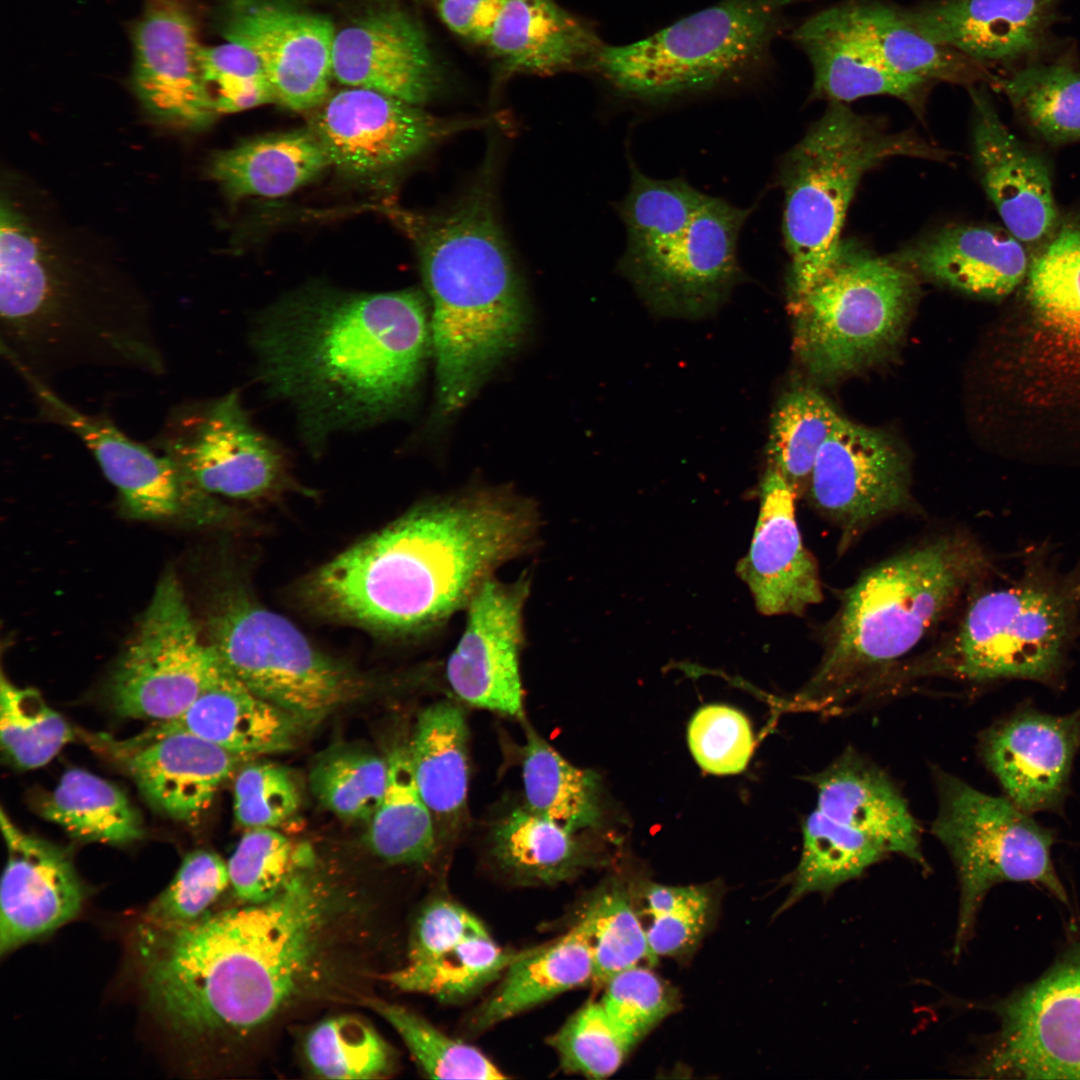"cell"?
<instances>
[{
	"label": "cell",
	"instance_id": "cell-52",
	"mask_svg": "<svg viewBox=\"0 0 1080 1080\" xmlns=\"http://www.w3.org/2000/svg\"><path fill=\"white\" fill-rule=\"evenodd\" d=\"M305 1052L313 1070L328 1079L377 1078L389 1072L392 1064L380 1035L353 1016L321 1022L309 1033Z\"/></svg>",
	"mask_w": 1080,
	"mask_h": 1080
},
{
	"label": "cell",
	"instance_id": "cell-1",
	"mask_svg": "<svg viewBox=\"0 0 1080 1080\" xmlns=\"http://www.w3.org/2000/svg\"><path fill=\"white\" fill-rule=\"evenodd\" d=\"M538 531L535 506L504 490L433 500L323 565L307 594L342 621L424 632L465 609L497 568L535 546Z\"/></svg>",
	"mask_w": 1080,
	"mask_h": 1080
},
{
	"label": "cell",
	"instance_id": "cell-9",
	"mask_svg": "<svg viewBox=\"0 0 1080 1080\" xmlns=\"http://www.w3.org/2000/svg\"><path fill=\"white\" fill-rule=\"evenodd\" d=\"M916 292L909 270L843 241L825 274L790 301L801 362L816 379L833 381L880 360L900 340Z\"/></svg>",
	"mask_w": 1080,
	"mask_h": 1080
},
{
	"label": "cell",
	"instance_id": "cell-40",
	"mask_svg": "<svg viewBox=\"0 0 1080 1080\" xmlns=\"http://www.w3.org/2000/svg\"><path fill=\"white\" fill-rule=\"evenodd\" d=\"M527 728L522 754L524 807L574 833L597 826L601 818L598 775L574 766Z\"/></svg>",
	"mask_w": 1080,
	"mask_h": 1080
},
{
	"label": "cell",
	"instance_id": "cell-26",
	"mask_svg": "<svg viewBox=\"0 0 1080 1080\" xmlns=\"http://www.w3.org/2000/svg\"><path fill=\"white\" fill-rule=\"evenodd\" d=\"M796 494L774 465L763 476L760 509L747 555L737 574L764 615H801L819 603L822 586L817 561L802 541L795 517Z\"/></svg>",
	"mask_w": 1080,
	"mask_h": 1080
},
{
	"label": "cell",
	"instance_id": "cell-46",
	"mask_svg": "<svg viewBox=\"0 0 1080 1080\" xmlns=\"http://www.w3.org/2000/svg\"><path fill=\"white\" fill-rule=\"evenodd\" d=\"M1018 115L1053 145L1080 142V71L1067 64L1032 65L996 79Z\"/></svg>",
	"mask_w": 1080,
	"mask_h": 1080
},
{
	"label": "cell",
	"instance_id": "cell-2",
	"mask_svg": "<svg viewBox=\"0 0 1080 1080\" xmlns=\"http://www.w3.org/2000/svg\"><path fill=\"white\" fill-rule=\"evenodd\" d=\"M419 290L302 291L256 328L261 376L311 434L366 424L406 405L431 349Z\"/></svg>",
	"mask_w": 1080,
	"mask_h": 1080
},
{
	"label": "cell",
	"instance_id": "cell-5",
	"mask_svg": "<svg viewBox=\"0 0 1080 1080\" xmlns=\"http://www.w3.org/2000/svg\"><path fill=\"white\" fill-rule=\"evenodd\" d=\"M990 568L974 538L947 532L866 570L829 624L801 704L841 701L878 680L947 616Z\"/></svg>",
	"mask_w": 1080,
	"mask_h": 1080
},
{
	"label": "cell",
	"instance_id": "cell-30",
	"mask_svg": "<svg viewBox=\"0 0 1080 1080\" xmlns=\"http://www.w3.org/2000/svg\"><path fill=\"white\" fill-rule=\"evenodd\" d=\"M307 725L250 690L222 662L197 699L179 716L156 722L139 738L186 732L238 755L292 749Z\"/></svg>",
	"mask_w": 1080,
	"mask_h": 1080
},
{
	"label": "cell",
	"instance_id": "cell-16",
	"mask_svg": "<svg viewBox=\"0 0 1080 1080\" xmlns=\"http://www.w3.org/2000/svg\"><path fill=\"white\" fill-rule=\"evenodd\" d=\"M473 121L445 120L420 106L358 87H346L311 110L308 128L331 165L353 176L399 168Z\"/></svg>",
	"mask_w": 1080,
	"mask_h": 1080
},
{
	"label": "cell",
	"instance_id": "cell-27",
	"mask_svg": "<svg viewBox=\"0 0 1080 1080\" xmlns=\"http://www.w3.org/2000/svg\"><path fill=\"white\" fill-rule=\"evenodd\" d=\"M915 276L967 295L999 299L1026 277L1025 244L1005 227L950 225L890 257Z\"/></svg>",
	"mask_w": 1080,
	"mask_h": 1080
},
{
	"label": "cell",
	"instance_id": "cell-55",
	"mask_svg": "<svg viewBox=\"0 0 1080 1080\" xmlns=\"http://www.w3.org/2000/svg\"><path fill=\"white\" fill-rule=\"evenodd\" d=\"M567 1072L606 1078L616 1072L636 1041L607 1014L601 1002H588L549 1039Z\"/></svg>",
	"mask_w": 1080,
	"mask_h": 1080
},
{
	"label": "cell",
	"instance_id": "cell-25",
	"mask_svg": "<svg viewBox=\"0 0 1080 1080\" xmlns=\"http://www.w3.org/2000/svg\"><path fill=\"white\" fill-rule=\"evenodd\" d=\"M7 863L1 880L0 952L44 936L80 911L84 891L70 858L1 810Z\"/></svg>",
	"mask_w": 1080,
	"mask_h": 1080
},
{
	"label": "cell",
	"instance_id": "cell-54",
	"mask_svg": "<svg viewBox=\"0 0 1080 1080\" xmlns=\"http://www.w3.org/2000/svg\"><path fill=\"white\" fill-rule=\"evenodd\" d=\"M642 922L653 956H680L699 942L712 914V897L700 886L643 887Z\"/></svg>",
	"mask_w": 1080,
	"mask_h": 1080
},
{
	"label": "cell",
	"instance_id": "cell-50",
	"mask_svg": "<svg viewBox=\"0 0 1080 1080\" xmlns=\"http://www.w3.org/2000/svg\"><path fill=\"white\" fill-rule=\"evenodd\" d=\"M387 759L360 749L326 753L309 775L316 799L335 815L351 821H369L384 795Z\"/></svg>",
	"mask_w": 1080,
	"mask_h": 1080
},
{
	"label": "cell",
	"instance_id": "cell-60",
	"mask_svg": "<svg viewBox=\"0 0 1080 1080\" xmlns=\"http://www.w3.org/2000/svg\"><path fill=\"white\" fill-rule=\"evenodd\" d=\"M605 985L602 1006L636 1042L677 1006L672 988L642 965L615 974Z\"/></svg>",
	"mask_w": 1080,
	"mask_h": 1080
},
{
	"label": "cell",
	"instance_id": "cell-49",
	"mask_svg": "<svg viewBox=\"0 0 1080 1080\" xmlns=\"http://www.w3.org/2000/svg\"><path fill=\"white\" fill-rule=\"evenodd\" d=\"M66 720L38 691L20 688L4 677L0 689V740L7 760L17 768L36 769L49 763L73 740Z\"/></svg>",
	"mask_w": 1080,
	"mask_h": 1080
},
{
	"label": "cell",
	"instance_id": "cell-63",
	"mask_svg": "<svg viewBox=\"0 0 1080 1080\" xmlns=\"http://www.w3.org/2000/svg\"><path fill=\"white\" fill-rule=\"evenodd\" d=\"M505 0H437L443 23L468 40L487 43Z\"/></svg>",
	"mask_w": 1080,
	"mask_h": 1080
},
{
	"label": "cell",
	"instance_id": "cell-13",
	"mask_svg": "<svg viewBox=\"0 0 1080 1080\" xmlns=\"http://www.w3.org/2000/svg\"><path fill=\"white\" fill-rule=\"evenodd\" d=\"M155 442L209 495L256 500L275 492L285 477L279 450L250 423L235 392L173 408Z\"/></svg>",
	"mask_w": 1080,
	"mask_h": 1080
},
{
	"label": "cell",
	"instance_id": "cell-53",
	"mask_svg": "<svg viewBox=\"0 0 1080 1080\" xmlns=\"http://www.w3.org/2000/svg\"><path fill=\"white\" fill-rule=\"evenodd\" d=\"M372 1007L396 1030L429 1077L505 1078L502 1071L480 1050L449 1037L413 1011L381 1001H375Z\"/></svg>",
	"mask_w": 1080,
	"mask_h": 1080
},
{
	"label": "cell",
	"instance_id": "cell-7",
	"mask_svg": "<svg viewBox=\"0 0 1080 1080\" xmlns=\"http://www.w3.org/2000/svg\"><path fill=\"white\" fill-rule=\"evenodd\" d=\"M791 0H721L640 41L605 46L595 66L618 91L659 103L762 75Z\"/></svg>",
	"mask_w": 1080,
	"mask_h": 1080
},
{
	"label": "cell",
	"instance_id": "cell-38",
	"mask_svg": "<svg viewBox=\"0 0 1080 1080\" xmlns=\"http://www.w3.org/2000/svg\"><path fill=\"white\" fill-rule=\"evenodd\" d=\"M793 40L813 68L812 96L847 103L862 97L888 95L919 110L929 81L898 73L851 40L800 25Z\"/></svg>",
	"mask_w": 1080,
	"mask_h": 1080
},
{
	"label": "cell",
	"instance_id": "cell-23",
	"mask_svg": "<svg viewBox=\"0 0 1080 1080\" xmlns=\"http://www.w3.org/2000/svg\"><path fill=\"white\" fill-rule=\"evenodd\" d=\"M972 148L981 184L1005 228L1039 248L1059 224L1049 168L1004 124L987 94L970 86Z\"/></svg>",
	"mask_w": 1080,
	"mask_h": 1080
},
{
	"label": "cell",
	"instance_id": "cell-47",
	"mask_svg": "<svg viewBox=\"0 0 1080 1080\" xmlns=\"http://www.w3.org/2000/svg\"><path fill=\"white\" fill-rule=\"evenodd\" d=\"M841 415L820 392L799 387L785 393L772 413L769 463L798 496L808 487L817 454Z\"/></svg>",
	"mask_w": 1080,
	"mask_h": 1080
},
{
	"label": "cell",
	"instance_id": "cell-61",
	"mask_svg": "<svg viewBox=\"0 0 1080 1080\" xmlns=\"http://www.w3.org/2000/svg\"><path fill=\"white\" fill-rule=\"evenodd\" d=\"M301 794L289 769L276 763L244 766L234 781V814L246 828H273L299 808Z\"/></svg>",
	"mask_w": 1080,
	"mask_h": 1080
},
{
	"label": "cell",
	"instance_id": "cell-56",
	"mask_svg": "<svg viewBox=\"0 0 1080 1080\" xmlns=\"http://www.w3.org/2000/svg\"><path fill=\"white\" fill-rule=\"evenodd\" d=\"M230 883L227 863L206 850L188 854L174 879L145 913L142 926L170 929L190 924Z\"/></svg>",
	"mask_w": 1080,
	"mask_h": 1080
},
{
	"label": "cell",
	"instance_id": "cell-43",
	"mask_svg": "<svg viewBox=\"0 0 1080 1080\" xmlns=\"http://www.w3.org/2000/svg\"><path fill=\"white\" fill-rule=\"evenodd\" d=\"M888 854L867 835L813 811L803 825V848L781 910L812 893L829 894Z\"/></svg>",
	"mask_w": 1080,
	"mask_h": 1080
},
{
	"label": "cell",
	"instance_id": "cell-4",
	"mask_svg": "<svg viewBox=\"0 0 1080 1080\" xmlns=\"http://www.w3.org/2000/svg\"><path fill=\"white\" fill-rule=\"evenodd\" d=\"M493 170L487 160L449 209L405 217L430 306L441 419L469 402L528 327L526 296L496 215Z\"/></svg>",
	"mask_w": 1080,
	"mask_h": 1080
},
{
	"label": "cell",
	"instance_id": "cell-39",
	"mask_svg": "<svg viewBox=\"0 0 1080 1080\" xmlns=\"http://www.w3.org/2000/svg\"><path fill=\"white\" fill-rule=\"evenodd\" d=\"M490 850L504 872L526 883L551 885L569 880L589 860L578 833L525 807L512 810L494 824Z\"/></svg>",
	"mask_w": 1080,
	"mask_h": 1080
},
{
	"label": "cell",
	"instance_id": "cell-15",
	"mask_svg": "<svg viewBox=\"0 0 1080 1080\" xmlns=\"http://www.w3.org/2000/svg\"><path fill=\"white\" fill-rule=\"evenodd\" d=\"M215 24L228 42L261 62L275 102L311 111L329 96L336 30L298 0H216Z\"/></svg>",
	"mask_w": 1080,
	"mask_h": 1080
},
{
	"label": "cell",
	"instance_id": "cell-59",
	"mask_svg": "<svg viewBox=\"0 0 1080 1080\" xmlns=\"http://www.w3.org/2000/svg\"><path fill=\"white\" fill-rule=\"evenodd\" d=\"M291 864L292 846L285 836L272 828H254L242 836L227 867L237 896L254 904L270 900L282 889Z\"/></svg>",
	"mask_w": 1080,
	"mask_h": 1080
},
{
	"label": "cell",
	"instance_id": "cell-45",
	"mask_svg": "<svg viewBox=\"0 0 1080 1080\" xmlns=\"http://www.w3.org/2000/svg\"><path fill=\"white\" fill-rule=\"evenodd\" d=\"M26 216L2 197L0 209V328L30 315L59 271Z\"/></svg>",
	"mask_w": 1080,
	"mask_h": 1080
},
{
	"label": "cell",
	"instance_id": "cell-58",
	"mask_svg": "<svg viewBox=\"0 0 1080 1080\" xmlns=\"http://www.w3.org/2000/svg\"><path fill=\"white\" fill-rule=\"evenodd\" d=\"M688 744L697 764L713 775L743 771L754 750V737L746 716L721 704L705 705L689 722Z\"/></svg>",
	"mask_w": 1080,
	"mask_h": 1080
},
{
	"label": "cell",
	"instance_id": "cell-22",
	"mask_svg": "<svg viewBox=\"0 0 1080 1080\" xmlns=\"http://www.w3.org/2000/svg\"><path fill=\"white\" fill-rule=\"evenodd\" d=\"M332 75L346 87L374 90L421 106L441 73L416 19L394 6L367 10L336 31Z\"/></svg>",
	"mask_w": 1080,
	"mask_h": 1080
},
{
	"label": "cell",
	"instance_id": "cell-21",
	"mask_svg": "<svg viewBox=\"0 0 1080 1080\" xmlns=\"http://www.w3.org/2000/svg\"><path fill=\"white\" fill-rule=\"evenodd\" d=\"M201 49L184 0H145L133 31L132 86L154 119L192 130L213 122L217 112L203 77Z\"/></svg>",
	"mask_w": 1080,
	"mask_h": 1080
},
{
	"label": "cell",
	"instance_id": "cell-41",
	"mask_svg": "<svg viewBox=\"0 0 1080 1080\" xmlns=\"http://www.w3.org/2000/svg\"><path fill=\"white\" fill-rule=\"evenodd\" d=\"M387 765L384 795L369 820V847L392 864H425L435 856L440 840L417 787L408 748H395Z\"/></svg>",
	"mask_w": 1080,
	"mask_h": 1080
},
{
	"label": "cell",
	"instance_id": "cell-44",
	"mask_svg": "<svg viewBox=\"0 0 1080 1080\" xmlns=\"http://www.w3.org/2000/svg\"><path fill=\"white\" fill-rule=\"evenodd\" d=\"M707 197L683 179H654L632 165L630 188L618 207L627 231L621 271L647 260L669 237L684 229Z\"/></svg>",
	"mask_w": 1080,
	"mask_h": 1080
},
{
	"label": "cell",
	"instance_id": "cell-11",
	"mask_svg": "<svg viewBox=\"0 0 1080 1080\" xmlns=\"http://www.w3.org/2000/svg\"><path fill=\"white\" fill-rule=\"evenodd\" d=\"M210 645L250 690L307 726L347 701L359 681L319 651L288 619L240 593L223 599Z\"/></svg>",
	"mask_w": 1080,
	"mask_h": 1080
},
{
	"label": "cell",
	"instance_id": "cell-24",
	"mask_svg": "<svg viewBox=\"0 0 1080 1080\" xmlns=\"http://www.w3.org/2000/svg\"><path fill=\"white\" fill-rule=\"evenodd\" d=\"M1079 749L1080 709L1061 716L1023 709L983 740L988 767L1009 800L1028 814L1062 807Z\"/></svg>",
	"mask_w": 1080,
	"mask_h": 1080
},
{
	"label": "cell",
	"instance_id": "cell-29",
	"mask_svg": "<svg viewBox=\"0 0 1080 1080\" xmlns=\"http://www.w3.org/2000/svg\"><path fill=\"white\" fill-rule=\"evenodd\" d=\"M1058 1L941 0L902 13L936 44L975 62H1003L1037 48Z\"/></svg>",
	"mask_w": 1080,
	"mask_h": 1080
},
{
	"label": "cell",
	"instance_id": "cell-12",
	"mask_svg": "<svg viewBox=\"0 0 1080 1080\" xmlns=\"http://www.w3.org/2000/svg\"><path fill=\"white\" fill-rule=\"evenodd\" d=\"M221 659L199 637L173 574L154 592L110 685L114 710L123 717L171 720L204 691Z\"/></svg>",
	"mask_w": 1080,
	"mask_h": 1080
},
{
	"label": "cell",
	"instance_id": "cell-35",
	"mask_svg": "<svg viewBox=\"0 0 1080 1080\" xmlns=\"http://www.w3.org/2000/svg\"><path fill=\"white\" fill-rule=\"evenodd\" d=\"M468 740L461 706L441 700L418 714L408 752L417 787L433 815L439 838L456 830L466 811Z\"/></svg>",
	"mask_w": 1080,
	"mask_h": 1080
},
{
	"label": "cell",
	"instance_id": "cell-14",
	"mask_svg": "<svg viewBox=\"0 0 1080 1080\" xmlns=\"http://www.w3.org/2000/svg\"><path fill=\"white\" fill-rule=\"evenodd\" d=\"M994 1009L1000 1028L977 1076L1080 1079V945Z\"/></svg>",
	"mask_w": 1080,
	"mask_h": 1080
},
{
	"label": "cell",
	"instance_id": "cell-51",
	"mask_svg": "<svg viewBox=\"0 0 1080 1080\" xmlns=\"http://www.w3.org/2000/svg\"><path fill=\"white\" fill-rule=\"evenodd\" d=\"M583 915L590 930L594 983L605 984L615 974L642 962L656 963L640 915L618 884L600 891Z\"/></svg>",
	"mask_w": 1080,
	"mask_h": 1080
},
{
	"label": "cell",
	"instance_id": "cell-37",
	"mask_svg": "<svg viewBox=\"0 0 1080 1080\" xmlns=\"http://www.w3.org/2000/svg\"><path fill=\"white\" fill-rule=\"evenodd\" d=\"M594 981L589 924L584 915L552 944L529 949L505 971L474 1018L486 1029L555 996Z\"/></svg>",
	"mask_w": 1080,
	"mask_h": 1080
},
{
	"label": "cell",
	"instance_id": "cell-3",
	"mask_svg": "<svg viewBox=\"0 0 1080 1080\" xmlns=\"http://www.w3.org/2000/svg\"><path fill=\"white\" fill-rule=\"evenodd\" d=\"M320 898L293 876L270 900L177 928L140 926L148 1001L183 1038L241 1030L270 1018L312 955Z\"/></svg>",
	"mask_w": 1080,
	"mask_h": 1080
},
{
	"label": "cell",
	"instance_id": "cell-42",
	"mask_svg": "<svg viewBox=\"0 0 1080 1080\" xmlns=\"http://www.w3.org/2000/svg\"><path fill=\"white\" fill-rule=\"evenodd\" d=\"M41 813L82 841L123 844L143 834L141 817L127 796L82 769H70L62 775L42 804Z\"/></svg>",
	"mask_w": 1080,
	"mask_h": 1080
},
{
	"label": "cell",
	"instance_id": "cell-6",
	"mask_svg": "<svg viewBox=\"0 0 1080 1080\" xmlns=\"http://www.w3.org/2000/svg\"><path fill=\"white\" fill-rule=\"evenodd\" d=\"M946 154L912 133L888 131L845 103L831 102L780 167L790 301L835 261L848 208L866 172L895 157L943 160Z\"/></svg>",
	"mask_w": 1080,
	"mask_h": 1080
},
{
	"label": "cell",
	"instance_id": "cell-57",
	"mask_svg": "<svg viewBox=\"0 0 1080 1080\" xmlns=\"http://www.w3.org/2000/svg\"><path fill=\"white\" fill-rule=\"evenodd\" d=\"M201 65L217 114L275 102L261 62L244 46L228 41L202 46Z\"/></svg>",
	"mask_w": 1080,
	"mask_h": 1080
},
{
	"label": "cell",
	"instance_id": "cell-32",
	"mask_svg": "<svg viewBox=\"0 0 1080 1080\" xmlns=\"http://www.w3.org/2000/svg\"><path fill=\"white\" fill-rule=\"evenodd\" d=\"M817 809L926 867L919 828L889 779L855 752H846L814 777Z\"/></svg>",
	"mask_w": 1080,
	"mask_h": 1080
},
{
	"label": "cell",
	"instance_id": "cell-20",
	"mask_svg": "<svg viewBox=\"0 0 1080 1080\" xmlns=\"http://www.w3.org/2000/svg\"><path fill=\"white\" fill-rule=\"evenodd\" d=\"M530 580L491 576L468 602L465 626L446 662V678L464 703L504 716L523 717L520 652Z\"/></svg>",
	"mask_w": 1080,
	"mask_h": 1080
},
{
	"label": "cell",
	"instance_id": "cell-48",
	"mask_svg": "<svg viewBox=\"0 0 1080 1080\" xmlns=\"http://www.w3.org/2000/svg\"><path fill=\"white\" fill-rule=\"evenodd\" d=\"M526 951L501 948L490 934L473 938L422 962H408L388 980L397 988L439 999L462 998L495 979Z\"/></svg>",
	"mask_w": 1080,
	"mask_h": 1080
},
{
	"label": "cell",
	"instance_id": "cell-19",
	"mask_svg": "<svg viewBox=\"0 0 1080 1080\" xmlns=\"http://www.w3.org/2000/svg\"><path fill=\"white\" fill-rule=\"evenodd\" d=\"M749 212L708 195L684 229L624 275L663 311L697 314L714 307L740 275L737 243Z\"/></svg>",
	"mask_w": 1080,
	"mask_h": 1080
},
{
	"label": "cell",
	"instance_id": "cell-33",
	"mask_svg": "<svg viewBox=\"0 0 1080 1080\" xmlns=\"http://www.w3.org/2000/svg\"><path fill=\"white\" fill-rule=\"evenodd\" d=\"M486 44L505 69L535 74L594 64L603 47L587 24L553 0H505Z\"/></svg>",
	"mask_w": 1080,
	"mask_h": 1080
},
{
	"label": "cell",
	"instance_id": "cell-62",
	"mask_svg": "<svg viewBox=\"0 0 1080 1080\" xmlns=\"http://www.w3.org/2000/svg\"><path fill=\"white\" fill-rule=\"evenodd\" d=\"M489 934L482 922L449 900L433 901L419 915L411 938L409 961L430 960L476 937Z\"/></svg>",
	"mask_w": 1080,
	"mask_h": 1080
},
{
	"label": "cell",
	"instance_id": "cell-28",
	"mask_svg": "<svg viewBox=\"0 0 1080 1080\" xmlns=\"http://www.w3.org/2000/svg\"><path fill=\"white\" fill-rule=\"evenodd\" d=\"M114 746L147 801L169 817L188 822L209 806L241 758L186 732L136 736Z\"/></svg>",
	"mask_w": 1080,
	"mask_h": 1080
},
{
	"label": "cell",
	"instance_id": "cell-18",
	"mask_svg": "<svg viewBox=\"0 0 1080 1080\" xmlns=\"http://www.w3.org/2000/svg\"><path fill=\"white\" fill-rule=\"evenodd\" d=\"M18 374L32 393L40 418L70 431L90 450L129 516L161 520L189 508L218 512L210 495L195 487L168 456L129 438L107 417L75 408L47 382Z\"/></svg>",
	"mask_w": 1080,
	"mask_h": 1080
},
{
	"label": "cell",
	"instance_id": "cell-8",
	"mask_svg": "<svg viewBox=\"0 0 1080 1080\" xmlns=\"http://www.w3.org/2000/svg\"><path fill=\"white\" fill-rule=\"evenodd\" d=\"M1079 608V569L1063 575L1031 565L1009 586L977 594L947 638L905 672L1049 682L1062 668Z\"/></svg>",
	"mask_w": 1080,
	"mask_h": 1080
},
{
	"label": "cell",
	"instance_id": "cell-10",
	"mask_svg": "<svg viewBox=\"0 0 1080 1080\" xmlns=\"http://www.w3.org/2000/svg\"><path fill=\"white\" fill-rule=\"evenodd\" d=\"M936 779L939 810L933 833L952 857L960 884L955 955L970 940L988 891L999 883L1034 884L1069 903L1052 860V832L1009 799L981 792L947 773L940 772Z\"/></svg>",
	"mask_w": 1080,
	"mask_h": 1080
},
{
	"label": "cell",
	"instance_id": "cell-36",
	"mask_svg": "<svg viewBox=\"0 0 1080 1080\" xmlns=\"http://www.w3.org/2000/svg\"><path fill=\"white\" fill-rule=\"evenodd\" d=\"M329 166L321 143L306 127L256 137L217 152L208 173L230 199L274 198L290 194Z\"/></svg>",
	"mask_w": 1080,
	"mask_h": 1080
},
{
	"label": "cell",
	"instance_id": "cell-31",
	"mask_svg": "<svg viewBox=\"0 0 1080 1080\" xmlns=\"http://www.w3.org/2000/svg\"><path fill=\"white\" fill-rule=\"evenodd\" d=\"M856 43L892 70L927 81L969 83L983 74L972 59L924 37L903 13L878 2H851L802 23Z\"/></svg>",
	"mask_w": 1080,
	"mask_h": 1080
},
{
	"label": "cell",
	"instance_id": "cell-17",
	"mask_svg": "<svg viewBox=\"0 0 1080 1080\" xmlns=\"http://www.w3.org/2000/svg\"><path fill=\"white\" fill-rule=\"evenodd\" d=\"M808 488L818 511L839 529L842 552L911 502L909 465L894 441L842 416L817 454Z\"/></svg>",
	"mask_w": 1080,
	"mask_h": 1080
},
{
	"label": "cell",
	"instance_id": "cell-34",
	"mask_svg": "<svg viewBox=\"0 0 1080 1080\" xmlns=\"http://www.w3.org/2000/svg\"><path fill=\"white\" fill-rule=\"evenodd\" d=\"M1025 278L1026 362L1040 382L1080 389V273L1031 261Z\"/></svg>",
	"mask_w": 1080,
	"mask_h": 1080
}]
</instances>
